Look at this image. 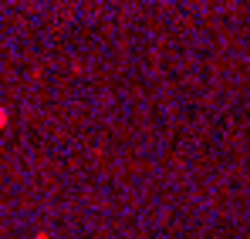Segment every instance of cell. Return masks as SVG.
<instances>
[{
    "label": "cell",
    "mask_w": 250,
    "mask_h": 239,
    "mask_svg": "<svg viewBox=\"0 0 250 239\" xmlns=\"http://www.w3.org/2000/svg\"><path fill=\"white\" fill-rule=\"evenodd\" d=\"M3 125H7V111L0 108V128H3Z\"/></svg>",
    "instance_id": "6da1fadb"
}]
</instances>
